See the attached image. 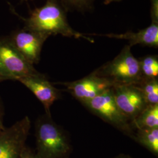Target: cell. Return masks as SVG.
<instances>
[{"label":"cell","mask_w":158,"mask_h":158,"mask_svg":"<svg viewBox=\"0 0 158 158\" xmlns=\"http://www.w3.org/2000/svg\"><path fill=\"white\" fill-rule=\"evenodd\" d=\"M132 139L158 157V128L137 130Z\"/></svg>","instance_id":"cell-13"},{"label":"cell","mask_w":158,"mask_h":158,"mask_svg":"<svg viewBox=\"0 0 158 158\" xmlns=\"http://www.w3.org/2000/svg\"><path fill=\"white\" fill-rule=\"evenodd\" d=\"M3 117H4V108H3L2 102L0 99V132L5 128L3 125Z\"/></svg>","instance_id":"cell-19"},{"label":"cell","mask_w":158,"mask_h":158,"mask_svg":"<svg viewBox=\"0 0 158 158\" xmlns=\"http://www.w3.org/2000/svg\"><path fill=\"white\" fill-rule=\"evenodd\" d=\"M136 85L141 91L147 105L158 104V79L143 80Z\"/></svg>","instance_id":"cell-15"},{"label":"cell","mask_w":158,"mask_h":158,"mask_svg":"<svg viewBox=\"0 0 158 158\" xmlns=\"http://www.w3.org/2000/svg\"><path fill=\"white\" fill-rule=\"evenodd\" d=\"M4 79H3V77L1 76V74H0V82L1 81H4Z\"/></svg>","instance_id":"cell-22"},{"label":"cell","mask_w":158,"mask_h":158,"mask_svg":"<svg viewBox=\"0 0 158 158\" xmlns=\"http://www.w3.org/2000/svg\"><path fill=\"white\" fill-rule=\"evenodd\" d=\"M108 38L128 40L131 47L141 45L157 48L158 47V23H152L147 28L137 32H127L124 34L98 35Z\"/></svg>","instance_id":"cell-11"},{"label":"cell","mask_w":158,"mask_h":158,"mask_svg":"<svg viewBox=\"0 0 158 158\" xmlns=\"http://www.w3.org/2000/svg\"><path fill=\"white\" fill-rule=\"evenodd\" d=\"M36 154L40 158H66L71 145L66 132L46 114L37 120L35 126Z\"/></svg>","instance_id":"cell-2"},{"label":"cell","mask_w":158,"mask_h":158,"mask_svg":"<svg viewBox=\"0 0 158 158\" xmlns=\"http://www.w3.org/2000/svg\"><path fill=\"white\" fill-rule=\"evenodd\" d=\"M60 84L81 103L92 100L115 85L111 80L100 77L94 72L83 79Z\"/></svg>","instance_id":"cell-8"},{"label":"cell","mask_w":158,"mask_h":158,"mask_svg":"<svg viewBox=\"0 0 158 158\" xmlns=\"http://www.w3.org/2000/svg\"><path fill=\"white\" fill-rule=\"evenodd\" d=\"M131 46H125L113 60L94 71L98 76L111 80L115 84L138 85L142 81L138 59L133 55Z\"/></svg>","instance_id":"cell-3"},{"label":"cell","mask_w":158,"mask_h":158,"mask_svg":"<svg viewBox=\"0 0 158 158\" xmlns=\"http://www.w3.org/2000/svg\"><path fill=\"white\" fill-rule=\"evenodd\" d=\"M22 1H27V0H22Z\"/></svg>","instance_id":"cell-23"},{"label":"cell","mask_w":158,"mask_h":158,"mask_svg":"<svg viewBox=\"0 0 158 158\" xmlns=\"http://www.w3.org/2000/svg\"><path fill=\"white\" fill-rule=\"evenodd\" d=\"M113 158H131V156H130L129 155H124V154H121V155H119L118 156L114 157Z\"/></svg>","instance_id":"cell-20"},{"label":"cell","mask_w":158,"mask_h":158,"mask_svg":"<svg viewBox=\"0 0 158 158\" xmlns=\"http://www.w3.org/2000/svg\"></svg>","instance_id":"cell-24"},{"label":"cell","mask_w":158,"mask_h":158,"mask_svg":"<svg viewBox=\"0 0 158 158\" xmlns=\"http://www.w3.org/2000/svg\"><path fill=\"white\" fill-rule=\"evenodd\" d=\"M142 81L158 79V57L157 55H147L138 59Z\"/></svg>","instance_id":"cell-14"},{"label":"cell","mask_w":158,"mask_h":158,"mask_svg":"<svg viewBox=\"0 0 158 158\" xmlns=\"http://www.w3.org/2000/svg\"><path fill=\"white\" fill-rule=\"evenodd\" d=\"M121 0H104L105 4H109L113 2H119L121 1Z\"/></svg>","instance_id":"cell-21"},{"label":"cell","mask_w":158,"mask_h":158,"mask_svg":"<svg viewBox=\"0 0 158 158\" xmlns=\"http://www.w3.org/2000/svg\"><path fill=\"white\" fill-rule=\"evenodd\" d=\"M31 128L28 116L0 132V158H21Z\"/></svg>","instance_id":"cell-6"},{"label":"cell","mask_w":158,"mask_h":158,"mask_svg":"<svg viewBox=\"0 0 158 158\" xmlns=\"http://www.w3.org/2000/svg\"><path fill=\"white\" fill-rule=\"evenodd\" d=\"M81 104L104 121L133 138L135 132L131 122L116 104L111 89Z\"/></svg>","instance_id":"cell-4"},{"label":"cell","mask_w":158,"mask_h":158,"mask_svg":"<svg viewBox=\"0 0 158 158\" xmlns=\"http://www.w3.org/2000/svg\"><path fill=\"white\" fill-rule=\"evenodd\" d=\"M131 124L137 130L158 128V104L147 105Z\"/></svg>","instance_id":"cell-12"},{"label":"cell","mask_w":158,"mask_h":158,"mask_svg":"<svg viewBox=\"0 0 158 158\" xmlns=\"http://www.w3.org/2000/svg\"><path fill=\"white\" fill-rule=\"evenodd\" d=\"M49 37L45 34L23 28L13 32L9 38L22 56L34 65L40 62L42 47Z\"/></svg>","instance_id":"cell-9"},{"label":"cell","mask_w":158,"mask_h":158,"mask_svg":"<svg viewBox=\"0 0 158 158\" xmlns=\"http://www.w3.org/2000/svg\"><path fill=\"white\" fill-rule=\"evenodd\" d=\"M151 17L152 23H158V0H151Z\"/></svg>","instance_id":"cell-17"},{"label":"cell","mask_w":158,"mask_h":158,"mask_svg":"<svg viewBox=\"0 0 158 158\" xmlns=\"http://www.w3.org/2000/svg\"><path fill=\"white\" fill-rule=\"evenodd\" d=\"M21 158H40L36 152H34L30 148L25 147L23 149Z\"/></svg>","instance_id":"cell-18"},{"label":"cell","mask_w":158,"mask_h":158,"mask_svg":"<svg viewBox=\"0 0 158 158\" xmlns=\"http://www.w3.org/2000/svg\"><path fill=\"white\" fill-rule=\"evenodd\" d=\"M66 9L59 0H46L45 4L36 8L31 12L29 16L23 19L24 28L34 31L50 36L61 35L74 38H83L93 42L89 37L76 31L68 23Z\"/></svg>","instance_id":"cell-1"},{"label":"cell","mask_w":158,"mask_h":158,"mask_svg":"<svg viewBox=\"0 0 158 158\" xmlns=\"http://www.w3.org/2000/svg\"><path fill=\"white\" fill-rule=\"evenodd\" d=\"M94 0H59L66 9L71 8L84 10L90 8Z\"/></svg>","instance_id":"cell-16"},{"label":"cell","mask_w":158,"mask_h":158,"mask_svg":"<svg viewBox=\"0 0 158 158\" xmlns=\"http://www.w3.org/2000/svg\"><path fill=\"white\" fill-rule=\"evenodd\" d=\"M38 73L13 45L9 37H0V74L4 80L17 81Z\"/></svg>","instance_id":"cell-5"},{"label":"cell","mask_w":158,"mask_h":158,"mask_svg":"<svg viewBox=\"0 0 158 158\" xmlns=\"http://www.w3.org/2000/svg\"><path fill=\"white\" fill-rule=\"evenodd\" d=\"M111 90L116 104L131 122L147 107L141 91L136 85L115 84Z\"/></svg>","instance_id":"cell-7"},{"label":"cell","mask_w":158,"mask_h":158,"mask_svg":"<svg viewBox=\"0 0 158 158\" xmlns=\"http://www.w3.org/2000/svg\"><path fill=\"white\" fill-rule=\"evenodd\" d=\"M31 91L41 102L45 110L46 114L51 115L50 108L60 97L59 91L46 79L43 74L24 76L17 80Z\"/></svg>","instance_id":"cell-10"}]
</instances>
